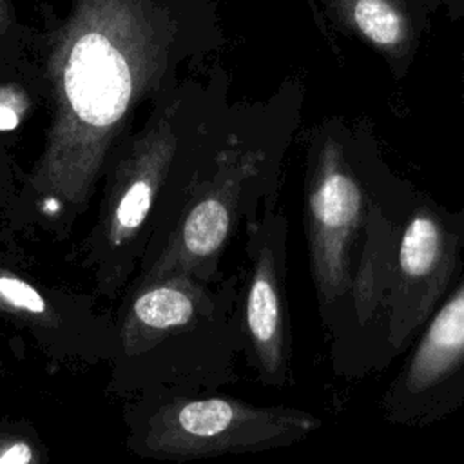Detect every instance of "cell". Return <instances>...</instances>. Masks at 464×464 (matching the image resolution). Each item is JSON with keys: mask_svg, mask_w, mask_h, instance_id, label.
I'll list each match as a JSON object with an SVG mask.
<instances>
[{"mask_svg": "<svg viewBox=\"0 0 464 464\" xmlns=\"http://www.w3.org/2000/svg\"><path fill=\"white\" fill-rule=\"evenodd\" d=\"M181 0H71L45 36L51 120L33 185L78 201L136 107L156 96L183 58Z\"/></svg>", "mask_w": 464, "mask_h": 464, "instance_id": "obj_1", "label": "cell"}, {"mask_svg": "<svg viewBox=\"0 0 464 464\" xmlns=\"http://www.w3.org/2000/svg\"><path fill=\"white\" fill-rule=\"evenodd\" d=\"M411 194L368 185L339 147H323L310 165L304 232L317 314L334 328L352 286L357 259L377 212L406 203Z\"/></svg>", "mask_w": 464, "mask_h": 464, "instance_id": "obj_2", "label": "cell"}, {"mask_svg": "<svg viewBox=\"0 0 464 464\" xmlns=\"http://www.w3.org/2000/svg\"><path fill=\"white\" fill-rule=\"evenodd\" d=\"M272 167L259 154H219L208 178L192 187L158 265V276L223 279L221 257L239 225L254 219L263 205H276Z\"/></svg>", "mask_w": 464, "mask_h": 464, "instance_id": "obj_3", "label": "cell"}, {"mask_svg": "<svg viewBox=\"0 0 464 464\" xmlns=\"http://www.w3.org/2000/svg\"><path fill=\"white\" fill-rule=\"evenodd\" d=\"M464 274V210L413 199L404 216L390 276L386 361L406 353Z\"/></svg>", "mask_w": 464, "mask_h": 464, "instance_id": "obj_4", "label": "cell"}, {"mask_svg": "<svg viewBox=\"0 0 464 464\" xmlns=\"http://www.w3.org/2000/svg\"><path fill=\"white\" fill-rule=\"evenodd\" d=\"M288 219L274 205L245 223V261L237 274L236 315L241 357L261 386L292 382V321L286 294Z\"/></svg>", "mask_w": 464, "mask_h": 464, "instance_id": "obj_5", "label": "cell"}, {"mask_svg": "<svg viewBox=\"0 0 464 464\" xmlns=\"http://www.w3.org/2000/svg\"><path fill=\"white\" fill-rule=\"evenodd\" d=\"M158 413L154 446L178 459L288 448L323 426L312 411L292 406H257L230 395L183 397Z\"/></svg>", "mask_w": 464, "mask_h": 464, "instance_id": "obj_6", "label": "cell"}, {"mask_svg": "<svg viewBox=\"0 0 464 464\" xmlns=\"http://www.w3.org/2000/svg\"><path fill=\"white\" fill-rule=\"evenodd\" d=\"M464 404V274L406 350L381 395V415L401 428H428Z\"/></svg>", "mask_w": 464, "mask_h": 464, "instance_id": "obj_7", "label": "cell"}, {"mask_svg": "<svg viewBox=\"0 0 464 464\" xmlns=\"http://www.w3.org/2000/svg\"><path fill=\"white\" fill-rule=\"evenodd\" d=\"M352 16L357 29L381 47H393L402 40V18L386 0H355Z\"/></svg>", "mask_w": 464, "mask_h": 464, "instance_id": "obj_8", "label": "cell"}, {"mask_svg": "<svg viewBox=\"0 0 464 464\" xmlns=\"http://www.w3.org/2000/svg\"><path fill=\"white\" fill-rule=\"evenodd\" d=\"M0 297L16 308H24L34 314H42L45 310L44 297L31 285L16 277H0Z\"/></svg>", "mask_w": 464, "mask_h": 464, "instance_id": "obj_9", "label": "cell"}, {"mask_svg": "<svg viewBox=\"0 0 464 464\" xmlns=\"http://www.w3.org/2000/svg\"><path fill=\"white\" fill-rule=\"evenodd\" d=\"M27 102L14 87L0 89V129H13L24 116Z\"/></svg>", "mask_w": 464, "mask_h": 464, "instance_id": "obj_10", "label": "cell"}, {"mask_svg": "<svg viewBox=\"0 0 464 464\" xmlns=\"http://www.w3.org/2000/svg\"><path fill=\"white\" fill-rule=\"evenodd\" d=\"M29 460L31 448L25 442H16L0 455V464H29Z\"/></svg>", "mask_w": 464, "mask_h": 464, "instance_id": "obj_11", "label": "cell"}, {"mask_svg": "<svg viewBox=\"0 0 464 464\" xmlns=\"http://www.w3.org/2000/svg\"><path fill=\"white\" fill-rule=\"evenodd\" d=\"M16 25V16L9 0H0V38L11 34Z\"/></svg>", "mask_w": 464, "mask_h": 464, "instance_id": "obj_12", "label": "cell"}]
</instances>
